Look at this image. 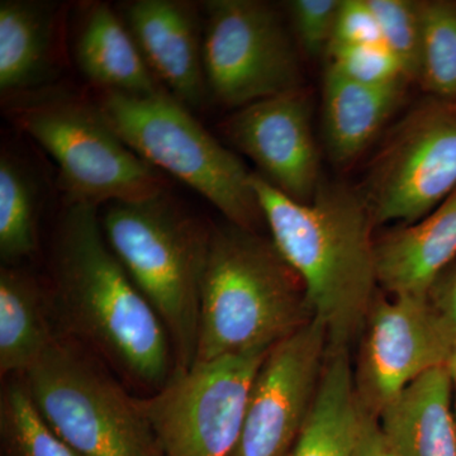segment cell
Instances as JSON below:
<instances>
[{"mask_svg":"<svg viewBox=\"0 0 456 456\" xmlns=\"http://www.w3.org/2000/svg\"><path fill=\"white\" fill-rule=\"evenodd\" d=\"M50 274L56 316L69 336L131 382L163 388L175 370L169 334L108 245L98 208L64 204Z\"/></svg>","mask_w":456,"mask_h":456,"instance_id":"obj_1","label":"cell"},{"mask_svg":"<svg viewBox=\"0 0 456 456\" xmlns=\"http://www.w3.org/2000/svg\"><path fill=\"white\" fill-rule=\"evenodd\" d=\"M257 203L279 253L302 279L312 316L329 349L351 350L362 334L379 288L373 216L362 191L321 185L297 202L251 173Z\"/></svg>","mask_w":456,"mask_h":456,"instance_id":"obj_2","label":"cell"},{"mask_svg":"<svg viewBox=\"0 0 456 456\" xmlns=\"http://www.w3.org/2000/svg\"><path fill=\"white\" fill-rule=\"evenodd\" d=\"M314 320L305 285L272 239L213 226L194 364L269 350Z\"/></svg>","mask_w":456,"mask_h":456,"instance_id":"obj_3","label":"cell"},{"mask_svg":"<svg viewBox=\"0 0 456 456\" xmlns=\"http://www.w3.org/2000/svg\"><path fill=\"white\" fill-rule=\"evenodd\" d=\"M4 116L57 167L62 202H140L170 191L167 175L123 142L93 94L55 83L2 98Z\"/></svg>","mask_w":456,"mask_h":456,"instance_id":"obj_4","label":"cell"},{"mask_svg":"<svg viewBox=\"0 0 456 456\" xmlns=\"http://www.w3.org/2000/svg\"><path fill=\"white\" fill-rule=\"evenodd\" d=\"M104 236L169 334L175 370L196 359L200 294L213 226L170 191L140 202L108 204Z\"/></svg>","mask_w":456,"mask_h":456,"instance_id":"obj_5","label":"cell"},{"mask_svg":"<svg viewBox=\"0 0 456 456\" xmlns=\"http://www.w3.org/2000/svg\"><path fill=\"white\" fill-rule=\"evenodd\" d=\"M93 97L116 134L142 160L196 191L228 224L257 232L265 221L251 171L204 128L193 110L167 89L146 95L94 92Z\"/></svg>","mask_w":456,"mask_h":456,"instance_id":"obj_6","label":"cell"},{"mask_svg":"<svg viewBox=\"0 0 456 456\" xmlns=\"http://www.w3.org/2000/svg\"><path fill=\"white\" fill-rule=\"evenodd\" d=\"M47 424L82 456H161L140 399L80 342L59 338L25 374Z\"/></svg>","mask_w":456,"mask_h":456,"instance_id":"obj_7","label":"cell"},{"mask_svg":"<svg viewBox=\"0 0 456 456\" xmlns=\"http://www.w3.org/2000/svg\"><path fill=\"white\" fill-rule=\"evenodd\" d=\"M202 4L209 98L236 110L302 88L298 53L277 9L260 0Z\"/></svg>","mask_w":456,"mask_h":456,"instance_id":"obj_8","label":"cell"},{"mask_svg":"<svg viewBox=\"0 0 456 456\" xmlns=\"http://www.w3.org/2000/svg\"><path fill=\"white\" fill-rule=\"evenodd\" d=\"M269 350L231 354L174 371L163 388L140 399L161 456L232 455L251 387Z\"/></svg>","mask_w":456,"mask_h":456,"instance_id":"obj_9","label":"cell"},{"mask_svg":"<svg viewBox=\"0 0 456 456\" xmlns=\"http://www.w3.org/2000/svg\"><path fill=\"white\" fill-rule=\"evenodd\" d=\"M456 191V102L428 97L393 128L362 194L375 226L422 220Z\"/></svg>","mask_w":456,"mask_h":456,"instance_id":"obj_10","label":"cell"},{"mask_svg":"<svg viewBox=\"0 0 456 456\" xmlns=\"http://www.w3.org/2000/svg\"><path fill=\"white\" fill-rule=\"evenodd\" d=\"M359 341L356 393L377 417L422 375L449 365L456 350L428 296H378Z\"/></svg>","mask_w":456,"mask_h":456,"instance_id":"obj_11","label":"cell"},{"mask_svg":"<svg viewBox=\"0 0 456 456\" xmlns=\"http://www.w3.org/2000/svg\"><path fill=\"white\" fill-rule=\"evenodd\" d=\"M329 338L318 321L269 350L257 370L244 428L231 456H288L310 416L325 369Z\"/></svg>","mask_w":456,"mask_h":456,"instance_id":"obj_12","label":"cell"},{"mask_svg":"<svg viewBox=\"0 0 456 456\" xmlns=\"http://www.w3.org/2000/svg\"><path fill=\"white\" fill-rule=\"evenodd\" d=\"M220 130L285 196L301 203L316 197L322 183L307 89L302 86L239 108L221 123Z\"/></svg>","mask_w":456,"mask_h":456,"instance_id":"obj_13","label":"cell"},{"mask_svg":"<svg viewBox=\"0 0 456 456\" xmlns=\"http://www.w3.org/2000/svg\"><path fill=\"white\" fill-rule=\"evenodd\" d=\"M116 8L156 79L189 110H200L209 94L200 5L189 0H131Z\"/></svg>","mask_w":456,"mask_h":456,"instance_id":"obj_14","label":"cell"},{"mask_svg":"<svg viewBox=\"0 0 456 456\" xmlns=\"http://www.w3.org/2000/svg\"><path fill=\"white\" fill-rule=\"evenodd\" d=\"M68 8L53 0L0 2L2 98L59 83L66 65Z\"/></svg>","mask_w":456,"mask_h":456,"instance_id":"obj_15","label":"cell"},{"mask_svg":"<svg viewBox=\"0 0 456 456\" xmlns=\"http://www.w3.org/2000/svg\"><path fill=\"white\" fill-rule=\"evenodd\" d=\"M379 287L391 297L428 296L456 260V191L422 220L375 239Z\"/></svg>","mask_w":456,"mask_h":456,"instance_id":"obj_16","label":"cell"},{"mask_svg":"<svg viewBox=\"0 0 456 456\" xmlns=\"http://www.w3.org/2000/svg\"><path fill=\"white\" fill-rule=\"evenodd\" d=\"M73 57L94 92L146 95L161 92L118 11L106 2H83Z\"/></svg>","mask_w":456,"mask_h":456,"instance_id":"obj_17","label":"cell"},{"mask_svg":"<svg viewBox=\"0 0 456 456\" xmlns=\"http://www.w3.org/2000/svg\"><path fill=\"white\" fill-rule=\"evenodd\" d=\"M378 419L397 456H456L449 365L422 375L393 399Z\"/></svg>","mask_w":456,"mask_h":456,"instance_id":"obj_18","label":"cell"},{"mask_svg":"<svg viewBox=\"0 0 456 456\" xmlns=\"http://www.w3.org/2000/svg\"><path fill=\"white\" fill-rule=\"evenodd\" d=\"M408 83L365 86L326 68L323 134L327 152L334 163L349 165L368 149L401 104Z\"/></svg>","mask_w":456,"mask_h":456,"instance_id":"obj_19","label":"cell"},{"mask_svg":"<svg viewBox=\"0 0 456 456\" xmlns=\"http://www.w3.org/2000/svg\"><path fill=\"white\" fill-rule=\"evenodd\" d=\"M51 287L18 266L0 270V373L23 374L60 338L53 332Z\"/></svg>","mask_w":456,"mask_h":456,"instance_id":"obj_20","label":"cell"},{"mask_svg":"<svg viewBox=\"0 0 456 456\" xmlns=\"http://www.w3.org/2000/svg\"><path fill=\"white\" fill-rule=\"evenodd\" d=\"M362 416L350 350L329 349L314 408L288 456H353Z\"/></svg>","mask_w":456,"mask_h":456,"instance_id":"obj_21","label":"cell"},{"mask_svg":"<svg viewBox=\"0 0 456 456\" xmlns=\"http://www.w3.org/2000/svg\"><path fill=\"white\" fill-rule=\"evenodd\" d=\"M47 182L37 165L16 147L0 151V257L16 266L40 248V221Z\"/></svg>","mask_w":456,"mask_h":456,"instance_id":"obj_22","label":"cell"},{"mask_svg":"<svg viewBox=\"0 0 456 456\" xmlns=\"http://www.w3.org/2000/svg\"><path fill=\"white\" fill-rule=\"evenodd\" d=\"M0 437L3 456H82L47 424L25 379L3 388Z\"/></svg>","mask_w":456,"mask_h":456,"instance_id":"obj_23","label":"cell"},{"mask_svg":"<svg viewBox=\"0 0 456 456\" xmlns=\"http://www.w3.org/2000/svg\"><path fill=\"white\" fill-rule=\"evenodd\" d=\"M419 83L431 98L456 102V2H421Z\"/></svg>","mask_w":456,"mask_h":456,"instance_id":"obj_24","label":"cell"},{"mask_svg":"<svg viewBox=\"0 0 456 456\" xmlns=\"http://www.w3.org/2000/svg\"><path fill=\"white\" fill-rule=\"evenodd\" d=\"M384 45L398 60L408 79L419 82L422 56L421 2L369 0Z\"/></svg>","mask_w":456,"mask_h":456,"instance_id":"obj_25","label":"cell"},{"mask_svg":"<svg viewBox=\"0 0 456 456\" xmlns=\"http://www.w3.org/2000/svg\"><path fill=\"white\" fill-rule=\"evenodd\" d=\"M326 57L327 69L353 82L365 86L411 82L398 60L383 44L330 46Z\"/></svg>","mask_w":456,"mask_h":456,"instance_id":"obj_26","label":"cell"},{"mask_svg":"<svg viewBox=\"0 0 456 456\" xmlns=\"http://www.w3.org/2000/svg\"><path fill=\"white\" fill-rule=\"evenodd\" d=\"M340 5V0H292L285 5L297 40L308 56H326Z\"/></svg>","mask_w":456,"mask_h":456,"instance_id":"obj_27","label":"cell"},{"mask_svg":"<svg viewBox=\"0 0 456 456\" xmlns=\"http://www.w3.org/2000/svg\"><path fill=\"white\" fill-rule=\"evenodd\" d=\"M383 44L379 23L369 0H341L330 46Z\"/></svg>","mask_w":456,"mask_h":456,"instance_id":"obj_28","label":"cell"},{"mask_svg":"<svg viewBox=\"0 0 456 456\" xmlns=\"http://www.w3.org/2000/svg\"><path fill=\"white\" fill-rule=\"evenodd\" d=\"M428 301L456 341V260L432 285Z\"/></svg>","mask_w":456,"mask_h":456,"instance_id":"obj_29","label":"cell"},{"mask_svg":"<svg viewBox=\"0 0 456 456\" xmlns=\"http://www.w3.org/2000/svg\"><path fill=\"white\" fill-rule=\"evenodd\" d=\"M364 411L353 456H397L380 428L379 419Z\"/></svg>","mask_w":456,"mask_h":456,"instance_id":"obj_30","label":"cell"},{"mask_svg":"<svg viewBox=\"0 0 456 456\" xmlns=\"http://www.w3.org/2000/svg\"><path fill=\"white\" fill-rule=\"evenodd\" d=\"M450 369V378H452V404H454V413L456 419V350L454 355H452V360L449 362Z\"/></svg>","mask_w":456,"mask_h":456,"instance_id":"obj_31","label":"cell"}]
</instances>
